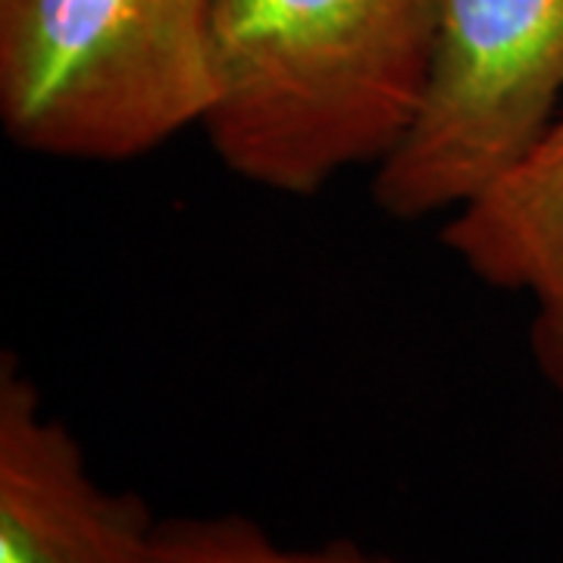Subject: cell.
<instances>
[{"mask_svg":"<svg viewBox=\"0 0 563 563\" xmlns=\"http://www.w3.org/2000/svg\"><path fill=\"white\" fill-rule=\"evenodd\" d=\"M439 0H213L203 135L266 191L379 166L420 103Z\"/></svg>","mask_w":563,"mask_h":563,"instance_id":"1","label":"cell"},{"mask_svg":"<svg viewBox=\"0 0 563 563\" xmlns=\"http://www.w3.org/2000/svg\"><path fill=\"white\" fill-rule=\"evenodd\" d=\"M442 242L483 285L532 301L529 354L563 395V117L448 217Z\"/></svg>","mask_w":563,"mask_h":563,"instance_id":"5","label":"cell"},{"mask_svg":"<svg viewBox=\"0 0 563 563\" xmlns=\"http://www.w3.org/2000/svg\"><path fill=\"white\" fill-rule=\"evenodd\" d=\"M135 492L103 488L69 426L44 410L13 354L0 361V563H161Z\"/></svg>","mask_w":563,"mask_h":563,"instance_id":"4","label":"cell"},{"mask_svg":"<svg viewBox=\"0 0 563 563\" xmlns=\"http://www.w3.org/2000/svg\"><path fill=\"white\" fill-rule=\"evenodd\" d=\"M213 0H0V122L16 147L125 163L203 125Z\"/></svg>","mask_w":563,"mask_h":563,"instance_id":"2","label":"cell"},{"mask_svg":"<svg viewBox=\"0 0 563 563\" xmlns=\"http://www.w3.org/2000/svg\"><path fill=\"white\" fill-rule=\"evenodd\" d=\"M157 554L161 563H398L351 539H332L320 548H282L244 514L161 520Z\"/></svg>","mask_w":563,"mask_h":563,"instance_id":"6","label":"cell"},{"mask_svg":"<svg viewBox=\"0 0 563 563\" xmlns=\"http://www.w3.org/2000/svg\"><path fill=\"white\" fill-rule=\"evenodd\" d=\"M563 0H439L420 103L373 176L391 220L473 201L558 120Z\"/></svg>","mask_w":563,"mask_h":563,"instance_id":"3","label":"cell"}]
</instances>
